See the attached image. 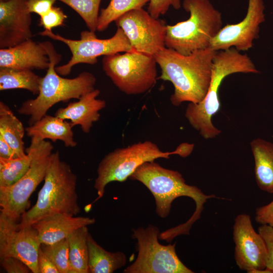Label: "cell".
Here are the masks:
<instances>
[{
  "label": "cell",
  "instance_id": "9c48e42d",
  "mask_svg": "<svg viewBox=\"0 0 273 273\" xmlns=\"http://www.w3.org/2000/svg\"><path fill=\"white\" fill-rule=\"evenodd\" d=\"M157 62L154 56L131 51L105 56L103 71L114 85L128 95L150 89L157 81Z\"/></svg>",
  "mask_w": 273,
  "mask_h": 273
},
{
  "label": "cell",
  "instance_id": "d6a6232c",
  "mask_svg": "<svg viewBox=\"0 0 273 273\" xmlns=\"http://www.w3.org/2000/svg\"><path fill=\"white\" fill-rule=\"evenodd\" d=\"M1 264L8 273H28L30 268L21 260L13 257L0 258Z\"/></svg>",
  "mask_w": 273,
  "mask_h": 273
},
{
  "label": "cell",
  "instance_id": "1f68e13d",
  "mask_svg": "<svg viewBox=\"0 0 273 273\" xmlns=\"http://www.w3.org/2000/svg\"><path fill=\"white\" fill-rule=\"evenodd\" d=\"M257 232L262 237L266 247V268L273 272V226L261 224Z\"/></svg>",
  "mask_w": 273,
  "mask_h": 273
},
{
  "label": "cell",
  "instance_id": "d6986e66",
  "mask_svg": "<svg viewBox=\"0 0 273 273\" xmlns=\"http://www.w3.org/2000/svg\"><path fill=\"white\" fill-rule=\"evenodd\" d=\"M95 221L94 218L56 213L43 217L32 226L37 231L41 244H51L67 238L80 228L94 224Z\"/></svg>",
  "mask_w": 273,
  "mask_h": 273
},
{
  "label": "cell",
  "instance_id": "8992f818",
  "mask_svg": "<svg viewBox=\"0 0 273 273\" xmlns=\"http://www.w3.org/2000/svg\"><path fill=\"white\" fill-rule=\"evenodd\" d=\"M129 178L140 181L151 192L155 201L156 213L162 218L169 214L172 202L179 197H188L194 201L196 209L192 216L198 219L204 204L208 199L216 197L213 194L206 195L196 186L186 184L178 171L165 168L154 161L140 166Z\"/></svg>",
  "mask_w": 273,
  "mask_h": 273
},
{
  "label": "cell",
  "instance_id": "cb8c5ba5",
  "mask_svg": "<svg viewBox=\"0 0 273 273\" xmlns=\"http://www.w3.org/2000/svg\"><path fill=\"white\" fill-rule=\"evenodd\" d=\"M41 77L31 69L0 68V90L24 89L38 95Z\"/></svg>",
  "mask_w": 273,
  "mask_h": 273
},
{
  "label": "cell",
  "instance_id": "ba28073f",
  "mask_svg": "<svg viewBox=\"0 0 273 273\" xmlns=\"http://www.w3.org/2000/svg\"><path fill=\"white\" fill-rule=\"evenodd\" d=\"M53 146L46 140L31 138L26 152L31 157L27 171L17 182L0 187L1 213L17 221L29 206V198L44 180Z\"/></svg>",
  "mask_w": 273,
  "mask_h": 273
},
{
  "label": "cell",
  "instance_id": "484cf974",
  "mask_svg": "<svg viewBox=\"0 0 273 273\" xmlns=\"http://www.w3.org/2000/svg\"><path fill=\"white\" fill-rule=\"evenodd\" d=\"M150 0H110L105 8L99 13L97 30L105 31L113 21L127 12L143 8Z\"/></svg>",
  "mask_w": 273,
  "mask_h": 273
},
{
  "label": "cell",
  "instance_id": "f546056e",
  "mask_svg": "<svg viewBox=\"0 0 273 273\" xmlns=\"http://www.w3.org/2000/svg\"><path fill=\"white\" fill-rule=\"evenodd\" d=\"M67 16L59 7L53 6L46 15L40 17L39 26L44 30H52L54 28L63 26Z\"/></svg>",
  "mask_w": 273,
  "mask_h": 273
},
{
  "label": "cell",
  "instance_id": "7c38bea8",
  "mask_svg": "<svg viewBox=\"0 0 273 273\" xmlns=\"http://www.w3.org/2000/svg\"><path fill=\"white\" fill-rule=\"evenodd\" d=\"M122 29L133 50L155 56L165 47L167 25L143 8L131 10L115 21Z\"/></svg>",
  "mask_w": 273,
  "mask_h": 273
},
{
  "label": "cell",
  "instance_id": "d590c367",
  "mask_svg": "<svg viewBox=\"0 0 273 273\" xmlns=\"http://www.w3.org/2000/svg\"><path fill=\"white\" fill-rule=\"evenodd\" d=\"M39 273H59V271L52 261L44 254L40 247L38 258Z\"/></svg>",
  "mask_w": 273,
  "mask_h": 273
},
{
  "label": "cell",
  "instance_id": "e0dca14e",
  "mask_svg": "<svg viewBox=\"0 0 273 273\" xmlns=\"http://www.w3.org/2000/svg\"><path fill=\"white\" fill-rule=\"evenodd\" d=\"M50 60L41 42L31 38L13 47L0 49V68L48 69Z\"/></svg>",
  "mask_w": 273,
  "mask_h": 273
},
{
  "label": "cell",
  "instance_id": "f1b7e54d",
  "mask_svg": "<svg viewBox=\"0 0 273 273\" xmlns=\"http://www.w3.org/2000/svg\"><path fill=\"white\" fill-rule=\"evenodd\" d=\"M40 248L57 267L59 273H70L67 238L51 244H41Z\"/></svg>",
  "mask_w": 273,
  "mask_h": 273
},
{
  "label": "cell",
  "instance_id": "ffe728a7",
  "mask_svg": "<svg viewBox=\"0 0 273 273\" xmlns=\"http://www.w3.org/2000/svg\"><path fill=\"white\" fill-rule=\"evenodd\" d=\"M71 123L55 115H45L41 119L25 128L28 136L40 140L50 139L54 142H63L66 147H74L77 143L74 139Z\"/></svg>",
  "mask_w": 273,
  "mask_h": 273
},
{
  "label": "cell",
  "instance_id": "e575fe53",
  "mask_svg": "<svg viewBox=\"0 0 273 273\" xmlns=\"http://www.w3.org/2000/svg\"><path fill=\"white\" fill-rule=\"evenodd\" d=\"M255 219L259 224L273 226V200L256 208Z\"/></svg>",
  "mask_w": 273,
  "mask_h": 273
},
{
  "label": "cell",
  "instance_id": "2e32d148",
  "mask_svg": "<svg viewBox=\"0 0 273 273\" xmlns=\"http://www.w3.org/2000/svg\"><path fill=\"white\" fill-rule=\"evenodd\" d=\"M27 0L0 2V48L13 47L33 35Z\"/></svg>",
  "mask_w": 273,
  "mask_h": 273
},
{
  "label": "cell",
  "instance_id": "7a4b0ae2",
  "mask_svg": "<svg viewBox=\"0 0 273 273\" xmlns=\"http://www.w3.org/2000/svg\"><path fill=\"white\" fill-rule=\"evenodd\" d=\"M77 179L70 166L61 160L59 152L52 153L36 202L21 215L18 228L31 226L43 217L56 213L78 214L80 208L76 193Z\"/></svg>",
  "mask_w": 273,
  "mask_h": 273
},
{
  "label": "cell",
  "instance_id": "83f0119b",
  "mask_svg": "<svg viewBox=\"0 0 273 273\" xmlns=\"http://www.w3.org/2000/svg\"><path fill=\"white\" fill-rule=\"evenodd\" d=\"M59 1L77 12L89 29L95 32L97 30L99 8L102 0H57Z\"/></svg>",
  "mask_w": 273,
  "mask_h": 273
},
{
  "label": "cell",
  "instance_id": "8d00e7d4",
  "mask_svg": "<svg viewBox=\"0 0 273 273\" xmlns=\"http://www.w3.org/2000/svg\"><path fill=\"white\" fill-rule=\"evenodd\" d=\"M18 157L13 149L0 135V158L9 159Z\"/></svg>",
  "mask_w": 273,
  "mask_h": 273
},
{
  "label": "cell",
  "instance_id": "277c9868",
  "mask_svg": "<svg viewBox=\"0 0 273 273\" xmlns=\"http://www.w3.org/2000/svg\"><path fill=\"white\" fill-rule=\"evenodd\" d=\"M259 72L250 57L235 48L217 51L213 60L211 82L205 97L199 103H189L186 109L185 117L191 126L205 139L218 135L221 130L214 126L211 120L220 109L218 92L222 81L235 73Z\"/></svg>",
  "mask_w": 273,
  "mask_h": 273
},
{
  "label": "cell",
  "instance_id": "52a82bcc",
  "mask_svg": "<svg viewBox=\"0 0 273 273\" xmlns=\"http://www.w3.org/2000/svg\"><path fill=\"white\" fill-rule=\"evenodd\" d=\"M193 147V144L183 143L173 151L163 152L155 143L145 141L115 149L105 155L99 164L94 184L98 197L89 205L103 196L105 187L109 183L125 181L144 163L158 158L168 159L170 155L175 154L186 157L191 154Z\"/></svg>",
  "mask_w": 273,
  "mask_h": 273
},
{
  "label": "cell",
  "instance_id": "4fadbf2b",
  "mask_svg": "<svg viewBox=\"0 0 273 273\" xmlns=\"http://www.w3.org/2000/svg\"><path fill=\"white\" fill-rule=\"evenodd\" d=\"M40 245L38 232L32 225L18 229L17 221L0 214V258H17L32 272L39 273L38 258Z\"/></svg>",
  "mask_w": 273,
  "mask_h": 273
},
{
  "label": "cell",
  "instance_id": "603a6c76",
  "mask_svg": "<svg viewBox=\"0 0 273 273\" xmlns=\"http://www.w3.org/2000/svg\"><path fill=\"white\" fill-rule=\"evenodd\" d=\"M25 128L9 107L0 102V135L13 149L18 157L26 155L23 138Z\"/></svg>",
  "mask_w": 273,
  "mask_h": 273
},
{
  "label": "cell",
  "instance_id": "d4e9b609",
  "mask_svg": "<svg viewBox=\"0 0 273 273\" xmlns=\"http://www.w3.org/2000/svg\"><path fill=\"white\" fill-rule=\"evenodd\" d=\"M87 226L75 230L67 237L70 273H88Z\"/></svg>",
  "mask_w": 273,
  "mask_h": 273
},
{
  "label": "cell",
  "instance_id": "30bf717a",
  "mask_svg": "<svg viewBox=\"0 0 273 273\" xmlns=\"http://www.w3.org/2000/svg\"><path fill=\"white\" fill-rule=\"evenodd\" d=\"M131 237L137 240L138 252L135 260L126 267L124 273H193L178 258L176 243L167 245L159 241L158 228L149 224L146 228L132 229Z\"/></svg>",
  "mask_w": 273,
  "mask_h": 273
},
{
  "label": "cell",
  "instance_id": "74e56055",
  "mask_svg": "<svg viewBox=\"0 0 273 273\" xmlns=\"http://www.w3.org/2000/svg\"><path fill=\"white\" fill-rule=\"evenodd\" d=\"M9 0H0V2H6V1H8Z\"/></svg>",
  "mask_w": 273,
  "mask_h": 273
},
{
  "label": "cell",
  "instance_id": "3957f363",
  "mask_svg": "<svg viewBox=\"0 0 273 273\" xmlns=\"http://www.w3.org/2000/svg\"><path fill=\"white\" fill-rule=\"evenodd\" d=\"M46 49L50 64L46 75L41 77L39 91L33 99L24 101L17 110L20 114L29 116L28 124L32 125L47 114V111L60 102L79 99L94 90L96 78L93 74L83 71L73 78H64L56 70V65L62 59L54 45L49 41L41 42Z\"/></svg>",
  "mask_w": 273,
  "mask_h": 273
},
{
  "label": "cell",
  "instance_id": "7402d4cb",
  "mask_svg": "<svg viewBox=\"0 0 273 273\" xmlns=\"http://www.w3.org/2000/svg\"><path fill=\"white\" fill-rule=\"evenodd\" d=\"M88 273H112L124 266L127 261L122 252H111L99 245L88 233Z\"/></svg>",
  "mask_w": 273,
  "mask_h": 273
},
{
  "label": "cell",
  "instance_id": "8fae6325",
  "mask_svg": "<svg viewBox=\"0 0 273 273\" xmlns=\"http://www.w3.org/2000/svg\"><path fill=\"white\" fill-rule=\"evenodd\" d=\"M39 35L65 43L69 49L72 56L66 64L56 67L57 73L61 76L68 75L73 67L79 64L94 65L98 58L121 52L133 51V49L122 29L117 27L114 35L107 39L98 38L95 32L84 30L80 33L79 40L65 38L52 30H44Z\"/></svg>",
  "mask_w": 273,
  "mask_h": 273
},
{
  "label": "cell",
  "instance_id": "ac0fdd59",
  "mask_svg": "<svg viewBox=\"0 0 273 273\" xmlns=\"http://www.w3.org/2000/svg\"><path fill=\"white\" fill-rule=\"evenodd\" d=\"M100 94L98 89L83 95L78 101L70 103L66 107L59 108L56 116L69 120L73 127L80 125L84 133L89 132L93 123L100 117V111L106 105L105 100L97 99Z\"/></svg>",
  "mask_w": 273,
  "mask_h": 273
},
{
  "label": "cell",
  "instance_id": "836d02e7",
  "mask_svg": "<svg viewBox=\"0 0 273 273\" xmlns=\"http://www.w3.org/2000/svg\"><path fill=\"white\" fill-rule=\"evenodd\" d=\"M57 0H27L28 11L34 13L40 17L47 14L54 6Z\"/></svg>",
  "mask_w": 273,
  "mask_h": 273
},
{
  "label": "cell",
  "instance_id": "6da1fadb",
  "mask_svg": "<svg viewBox=\"0 0 273 273\" xmlns=\"http://www.w3.org/2000/svg\"><path fill=\"white\" fill-rule=\"evenodd\" d=\"M216 52L208 48L184 55L165 47L154 56L161 70L158 78L171 82L174 86L170 97L173 105L203 101L210 86Z\"/></svg>",
  "mask_w": 273,
  "mask_h": 273
},
{
  "label": "cell",
  "instance_id": "5b68a950",
  "mask_svg": "<svg viewBox=\"0 0 273 273\" xmlns=\"http://www.w3.org/2000/svg\"><path fill=\"white\" fill-rule=\"evenodd\" d=\"M182 6L189 18L167 25L165 47L188 55L209 47L211 40L222 28L221 13L209 0H183Z\"/></svg>",
  "mask_w": 273,
  "mask_h": 273
},
{
  "label": "cell",
  "instance_id": "4316f807",
  "mask_svg": "<svg viewBox=\"0 0 273 273\" xmlns=\"http://www.w3.org/2000/svg\"><path fill=\"white\" fill-rule=\"evenodd\" d=\"M31 155L5 159L0 158V187H8L17 182L28 170Z\"/></svg>",
  "mask_w": 273,
  "mask_h": 273
},
{
  "label": "cell",
  "instance_id": "44dd1931",
  "mask_svg": "<svg viewBox=\"0 0 273 273\" xmlns=\"http://www.w3.org/2000/svg\"><path fill=\"white\" fill-rule=\"evenodd\" d=\"M254 160V174L258 188L273 194V143L261 138L250 142Z\"/></svg>",
  "mask_w": 273,
  "mask_h": 273
},
{
  "label": "cell",
  "instance_id": "5bb4252c",
  "mask_svg": "<svg viewBox=\"0 0 273 273\" xmlns=\"http://www.w3.org/2000/svg\"><path fill=\"white\" fill-rule=\"evenodd\" d=\"M234 257L236 264L242 270L255 273L266 268L267 250L265 242L252 225L247 214L238 215L233 225Z\"/></svg>",
  "mask_w": 273,
  "mask_h": 273
},
{
  "label": "cell",
  "instance_id": "9a60e30c",
  "mask_svg": "<svg viewBox=\"0 0 273 273\" xmlns=\"http://www.w3.org/2000/svg\"><path fill=\"white\" fill-rule=\"evenodd\" d=\"M263 0H248L245 17L237 24H228L211 41L210 49L218 51L235 48L239 51H248L253 41L259 38L260 25L265 21Z\"/></svg>",
  "mask_w": 273,
  "mask_h": 273
},
{
  "label": "cell",
  "instance_id": "4dcf8cb0",
  "mask_svg": "<svg viewBox=\"0 0 273 273\" xmlns=\"http://www.w3.org/2000/svg\"><path fill=\"white\" fill-rule=\"evenodd\" d=\"M170 7L178 10L181 7V0H150L147 11L153 17L158 19L165 15Z\"/></svg>",
  "mask_w": 273,
  "mask_h": 273
}]
</instances>
